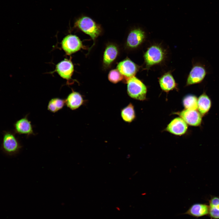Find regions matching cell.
I'll return each mask as SVG.
<instances>
[{
	"mask_svg": "<svg viewBox=\"0 0 219 219\" xmlns=\"http://www.w3.org/2000/svg\"><path fill=\"white\" fill-rule=\"evenodd\" d=\"M56 70L60 76L67 81L68 85L71 84L74 71V66L71 60L65 59L61 61L56 65Z\"/></svg>",
	"mask_w": 219,
	"mask_h": 219,
	"instance_id": "cell-8",
	"label": "cell"
},
{
	"mask_svg": "<svg viewBox=\"0 0 219 219\" xmlns=\"http://www.w3.org/2000/svg\"><path fill=\"white\" fill-rule=\"evenodd\" d=\"M211 106V100L206 93L202 94L197 99V109L202 116L209 111Z\"/></svg>",
	"mask_w": 219,
	"mask_h": 219,
	"instance_id": "cell-16",
	"label": "cell"
},
{
	"mask_svg": "<svg viewBox=\"0 0 219 219\" xmlns=\"http://www.w3.org/2000/svg\"><path fill=\"white\" fill-rule=\"evenodd\" d=\"M144 38V33L142 30L139 29L133 30L128 36L127 45L130 48H136L142 43Z\"/></svg>",
	"mask_w": 219,
	"mask_h": 219,
	"instance_id": "cell-12",
	"label": "cell"
},
{
	"mask_svg": "<svg viewBox=\"0 0 219 219\" xmlns=\"http://www.w3.org/2000/svg\"><path fill=\"white\" fill-rule=\"evenodd\" d=\"M75 25L90 36L94 41L102 31L100 25L91 18L86 16H82L79 17L75 22Z\"/></svg>",
	"mask_w": 219,
	"mask_h": 219,
	"instance_id": "cell-1",
	"label": "cell"
},
{
	"mask_svg": "<svg viewBox=\"0 0 219 219\" xmlns=\"http://www.w3.org/2000/svg\"><path fill=\"white\" fill-rule=\"evenodd\" d=\"M159 82L161 89L166 92L175 89L177 87L175 79L169 73H166L161 76Z\"/></svg>",
	"mask_w": 219,
	"mask_h": 219,
	"instance_id": "cell-15",
	"label": "cell"
},
{
	"mask_svg": "<svg viewBox=\"0 0 219 219\" xmlns=\"http://www.w3.org/2000/svg\"><path fill=\"white\" fill-rule=\"evenodd\" d=\"M65 104V99L58 98H53L48 103L47 109L51 112L55 113L62 109Z\"/></svg>",
	"mask_w": 219,
	"mask_h": 219,
	"instance_id": "cell-20",
	"label": "cell"
},
{
	"mask_svg": "<svg viewBox=\"0 0 219 219\" xmlns=\"http://www.w3.org/2000/svg\"><path fill=\"white\" fill-rule=\"evenodd\" d=\"M3 151L9 155H14L19 152L22 148L13 132L4 131L1 145Z\"/></svg>",
	"mask_w": 219,
	"mask_h": 219,
	"instance_id": "cell-3",
	"label": "cell"
},
{
	"mask_svg": "<svg viewBox=\"0 0 219 219\" xmlns=\"http://www.w3.org/2000/svg\"><path fill=\"white\" fill-rule=\"evenodd\" d=\"M82 47L81 41L76 35H69L64 38L61 47L68 55H71L80 50Z\"/></svg>",
	"mask_w": 219,
	"mask_h": 219,
	"instance_id": "cell-6",
	"label": "cell"
},
{
	"mask_svg": "<svg viewBox=\"0 0 219 219\" xmlns=\"http://www.w3.org/2000/svg\"><path fill=\"white\" fill-rule=\"evenodd\" d=\"M164 54L159 47L154 45L150 47L144 54L147 65L148 67L161 62L164 57Z\"/></svg>",
	"mask_w": 219,
	"mask_h": 219,
	"instance_id": "cell-5",
	"label": "cell"
},
{
	"mask_svg": "<svg viewBox=\"0 0 219 219\" xmlns=\"http://www.w3.org/2000/svg\"><path fill=\"white\" fill-rule=\"evenodd\" d=\"M179 116L186 123L193 126H198L201 123L202 115L197 110L185 109L175 113Z\"/></svg>",
	"mask_w": 219,
	"mask_h": 219,
	"instance_id": "cell-7",
	"label": "cell"
},
{
	"mask_svg": "<svg viewBox=\"0 0 219 219\" xmlns=\"http://www.w3.org/2000/svg\"><path fill=\"white\" fill-rule=\"evenodd\" d=\"M117 68L123 75L128 78L127 79L134 76L137 71L136 65L129 59H126L119 63Z\"/></svg>",
	"mask_w": 219,
	"mask_h": 219,
	"instance_id": "cell-11",
	"label": "cell"
},
{
	"mask_svg": "<svg viewBox=\"0 0 219 219\" xmlns=\"http://www.w3.org/2000/svg\"><path fill=\"white\" fill-rule=\"evenodd\" d=\"M187 130V124L180 117H177L172 120L165 129L166 131L179 136L184 134Z\"/></svg>",
	"mask_w": 219,
	"mask_h": 219,
	"instance_id": "cell-10",
	"label": "cell"
},
{
	"mask_svg": "<svg viewBox=\"0 0 219 219\" xmlns=\"http://www.w3.org/2000/svg\"><path fill=\"white\" fill-rule=\"evenodd\" d=\"M197 98L194 95H190L186 96L183 99V104L185 109H197Z\"/></svg>",
	"mask_w": 219,
	"mask_h": 219,
	"instance_id": "cell-21",
	"label": "cell"
},
{
	"mask_svg": "<svg viewBox=\"0 0 219 219\" xmlns=\"http://www.w3.org/2000/svg\"><path fill=\"white\" fill-rule=\"evenodd\" d=\"M209 216L213 219H219V197L213 196L209 201Z\"/></svg>",
	"mask_w": 219,
	"mask_h": 219,
	"instance_id": "cell-18",
	"label": "cell"
},
{
	"mask_svg": "<svg viewBox=\"0 0 219 219\" xmlns=\"http://www.w3.org/2000/svg\"><path fill=\"white\" fill-rule=\"evenodd\" d=\"M108 78L111 82L115 84L123 80V76L117 69H115L109 71L108 75Z\"/></svg>",
	"mask_w": 219,
	"mask_h": 219,
	"instance_id": "cell-22",
	"label": "cell"
},
{
	"mask_svg": "<svg viewBox=\"0 0 219 219\" xmlns=\"http://www.w3.org/2000/svg\"><path fill=\"white\" fill-rule=\"evenodd\" d=\"M65 101L67 106L73 110L78 108L83 104L84 101L82 96L79 92L73 89Z\"/></svg>",
	"mask_w": 219,
	"mask_h": 219,
	"instance_id": "cell-13",
	"label": "cell"
},
{
	"mask_svg": "<svg viewBox=\"0 0 219 219\" xmlns=\"http://www.w3.org/2000/svg\"><path fill=\"white\" fill-rule=\"evenodd\" d=\"M207 67L201 63L193 65L188 77L186 85H191L201 82L209 73Z\"/></svg>",
	"mask_w": 219,
	"mask_h": 219,
	"instance_id": "cell-4",
	"label": "cell"
},
{
	"mask_svg": "<svg viewBox=\"0 0 219 219\" xmlns=\"http://www.w3.org/2000/svg\"><path fill=\"white\" fill-rule=\"evenodd\" d=\"M121 116L122 119L125 122L130 123L135 119L136 115L134 107L131 103L122 109Z\"/></svg>",
	"mask_w": 219,
	"mask_h": 219,
	"instance_id": "cell-19",
	"label": "cell"
},
{
	"mask_svg": "<svg viewBox=\"0 0 219 219\" xmlns=\"http://www.w3.org/2000/svg\"><path fill=\"white\" fill-rule=\"evenodd\" d=\"M209 206L202 203H195L192 205L183 214L198 218L208 215Z\"/></svg>",
	"mask_w": 219,
	"mask_h": 219,
	"instance_id": "cell-14",
	"label": "cell"
},
{
	"mask_svg": "<svg viewBox=\"0 0 219 219\" xmlns=\"http://www.w3.org/2000/svg\"><path fill=\"white\" fill-rule=\"evenodd\" d=\"M118 53L117 47L113 44L108 46L105 50L103 62L105 66L108 67L115 60Z\"/></svg>",
	"mask_w": 219,
	"mask_h": 219,
	"instance_id": "cell-17",
	"label": "cell"
},
{
	"mask_svg": "<svg viewBox=\"0 0 219 219\" xmlns=\"http://www.w3.org/2000/svg\"><path fill=\"white\" fill-rule=\"evenodd\" d=\"M13 126L15 134H25L28 137L35 134L31 122L28 118V115L16 121Z\"/></svg>",
	"mask_w": 219,
	"mask_h": 219,
	"instance_id": "cell-9",
	"label": "cell"
},
{
	"mask_svg": "<svg viewBox=\"0 0 219 219\" xmlns=\"http://www.w3.org/2000/svg\"><path fill=\"white\" fill-rule=\"evenodd\" d=\"M127 80V92L129 96L139 100H145L147 88L143 82L134 76L129 78Z\"/></svg>",
	"mask_w": 219,
	"mask_h": 219,
	"instance_id": "cell-2",
	"label": "cell"
}]
</instances>
